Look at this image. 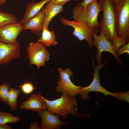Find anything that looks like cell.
Here are the masks:
<instances>
[{"label": "cell", "instance_id": "6da1fadb", "mask_svg": "<svg viewBox=\"0 0 129 129\" xmlns=\"http://www.w3.org/2000/svg\"><path fill=\"white\" fill-rule=\"evenodd\" d=\"M102 17L99 24L100 33H103L112 43L118 37L116 28L115 4L113 0H100Z\"/></svg>", "mask_w": 129, "mask_h": 129}, {"label": "cell", "instance_id": "7a4b0ae2", "mask_svg": "<svg viewBox=\"0 0 129 129\" xmlns=\"http://www.w3.org/2000/svg\"><path fill=\"white\" fill-rule=\"evenodd\" d=\"M101 11L100 5L97 1L89 4L85 8L76 5L73 9V17L75 20L85 22L92 32L97 34L99 32L98 16Z\"/></svg>", "mask_w": 129, "mask_h": 129}, {"label": "cell", "instance_id": "3957f363", "mask_svg": "<svg viewBox=\"0 0 129 129\" xmlns=\"http://www.w3.org/2000/svg\"><path fill=\"white\" fill-rule=\"evenodd\" d=\"M38 94L45 102L48 111L61 116L64 119L66 118L68 114L75 116L78 109L77 102L75 97L62 95L59 98L50 101L44 98L39 92Z\"/></svg>", "mask_w": 129, "mask_h": 129}, {"label": "cell", "instance_id": "277c9868", "mask_svg": "<svg viewBox=\"0 0 129 129\" xmlns=\"http://www.w3.org/2000/svg\"><path fill=\"white\" fill-rule=\"evenodd\" d=\"M116 28L118 37L129 42V0H120L115 4Z\"/></svg>", "mask_w": 129, "mask_h": 129}, {"label": "cell", "instance_id": "5b68a950", "mask_svg": "<svg viewBox=\"0 0 129 129\" xmlns=\"http://www.w3.org/2000/svg\"><path fill=\"white\" fill-rule=\"evenodd\" d=\"M57 70L59 72V79L55 88L56 91L62 93L63 96L71 97L79 94L81 87L75 85L70 79L73 75L72 71L69 68L64 70L61 67L58 68Z\"/></svg>", "mask_w": 129, "mask_h": 129}, {"label": "cell", "instance_id": "8992f818", "mask_svg": "<svg viewBox=\"0 0 129 129\" xmlns=\"http://www.w3.org/2000/svg\"><path fill=\"white\" fill-rule=\"evenodd\" d=\"M27 51L30 64L36 65L38 69L40 66H45V62L50 59V53L46 47L38 41L30 42Z\"/></svg>", "mask_w": 129, "mask_h": 129}, {"label": "cell", "instance_id": "52a82bcc", "mask_svg": "<svg viewBox=\"0 0 129 129\" xmlns=\"http://www.w3.org/2000/svg\"><path fill=\"white\" fill-rule=\"evenodd\" d=\"M108 63L107 61L103 64H98L97 66L95 67L92 81L89 86L85 87H81L79 94H80V97L84 101L86 102L88 101L90 99L89 96V93L94 91L102 92L105 96L111 95L122 101L113 93H112L107 91L102 87L100 83L99 70Z\"/></svg>", "mask_w": 129, "mask_h": 129}, {"label": "cell", "instance_id": "ba28073f", "mask_svg": "<svg viewBox=\"0 0 129 129\" xmlns=\"http://www.w3.org/2000/svg\"><path fill=\"white\" fill-rule=\"evenodd\" d=\"M60 20L63 24L73 28L74 31L72 34L80 41L86 40L89 48H92V32L86 23L75 20L70 21L63 17H61Z\"/></svg>", "mask_w": 129, "mask_h": 129}, {"label": "cell", "instance_id": "9c48e42d", "mask_svg": "<svg viewBox=\"0 0 129 129\" xmlns=\"http://www.w3.org/2000/svg\"><path fill=\"white\" fill-rule=\"evenodd\" d=\"M93 40H92V45L97 49V52L96 54L95 58L98 64H101V55L103 51L108 52L111 53L115 58L118 62L122 64L121 61L117 56L112 43L106 36L102 33L97 35L93 33H92Z\"/></svg>", "mask_w": 129, "mask_h": 129}, {"label": "cell", "instance_id": "30bf717a", "mask_svg": "<svg viewBox=\"0 0 129 129\" xmlns=\"http://www.w3.org/2000/svg\"><path fill=\"white\" fill-rule=\"evenodd\" d=\"M23 30V26L19 22L0 27V42L11 44L17 42V38Z\"/></svg>", "mask_w": 129, "mask_h": 129}, {"label": "cell", "instance_id": "8fae6325", "mask_svg": "<svg viewBox=\"0 0 129 129\" xmlns=\"http://www.w3.org/2000/svg\"><path fill=\"white\" fill-rule=\"evenodd\" d=\"M20 54L19 42L11 44L0 42V64H7L14 59L19 57Z\"/></svg>", "mask_w": 129, "mask_h": 129}, {"label": "cell", "instance_id": "7c38bea8", "mask_svg": "<svg viewBox=\"0 0 129 129\" xmlns=\"http://www.w3.org/2000/svg\"><path fill=\"white\" fill-rule=\"evenodd\" d=\"M46 109L38 112L41 118V129H57L69 123L68 122H62L60 119V115L52 113Z\"/></svg>", "mask_w": 129, "mask_h": 129}, {"label": "cell", "instance_id": "4fadbf2b", "mask_svg": "<svg viewBox=\"0 0 129 129\" xmlns=\"http://www.w3.org/2000/svg\"><path fill=\"white\" fill-rule=\"evenodd\" d=\"M45 16L44 8L43 7L37 14L23 26V30H31L33 33L40 36Z\"/></svg>", "mask_w": 129, "mask_h": 129}, {"label": "cell", "instance_id": "5bb4252c", "mask_svg": "<svg viewBox=\"0 0 129 129\" xmlns=\"http://www.w3.org/2000/svg\"><path fill=\"white\" fill-rule=\"evenodd\" d=\"M19 109L31 110L38 112L46 108L43 100L38 94H34L21 103Z\"/></svg>", "mask_w": 129, "mask_h": 129}, {"label": "cell", "instance_id": "9a60e30c", "mask_svg": "<svg viewBox=\"0 0 129 129\" xmlns=\"http://www.w3.org/2000/svg\"><path fill=\"white\" fill-rule=\"evenodd\" d=\"M50 0H42L37 3L33 1L27 5L25 12L22 19L19 22L23 26L31 19L36 16L43 7Z\"/></svg>", "mask_w": 129, "mask_h": 129}, {"label": "cell", "instance_id": "2e32d148", "mask_svg": "<svg viewBox=\"0 0 129 129\" xmlns=\"http://www.w3.org/2000/svg\"><path fill=\"white\" fill-rule=\"evenodd\" d=\"M64 6L50 1L46 3L44 7L45 16L43 29L45 28L49 29L50 22L55 16L63 11Z\"/></svg>", "mask_w": 129, "mask_h": 129}, {"label": "cell", "instance_id": "e0dca14e", "mask_svg": "<svg viewBox=\"0 0 129 129\" xmlns=\"http://www.w3.org/2000/svg\"><path fill=\"white\" fill-rule=\"evenodd\" d=\"M40 36L38 41L46 47L54 46L57 43L54 31H50L49 29L43 28Z\"/></svg>", "mask_w": 129, "mask_h": 129}, {"label": "cell", "instance_id": "ac0fdd59", "mask_svg": "<svg viewBox=\"0 0 129 129\" xmlns=\"http://www.w3.org/2000/svg\"><path fill=\"white\" fill-rule=\"evenodd\" d=\"M20 93V90L10 88L7 104L13 111H15L17 108L18 103L17 100Z\"/></svg>", "mask_w": 129, "mask_h": 129}, {"label": "cell", "instance_id": "d6986e66", "mask_svg": "<svg viewBox=\"0 0 129 129\" xmlns=\"http://www.w3.org/2000/svg\"><path fill=\"white\" fill-rule=\"evenodd\" d=\"M18 22L17 18L13 14L0 11V27Z\"/></svg>", "mask_w": 129, "mask_h": 129}, {"label": "cell", "instance_id": "ffe728a7", "mask_svg": "<svg viewBox=\"0 0 129 129\" xmlns=\"http://www.w3.org/2000/svg\"><path fill=\"white\" fill-rule=\"evenodd\" d=\"M21 119L20 117L15 116L11 113L0 110V124L17 122L20 121Z\"/></svg>", "mask_w": 129, "mask_h": 129}, {"label": "cell", "instance_id": "44dd1931", "mask_svg": "<svg viewBox=\"0 0 129 129\" xmlns=\"http://www.w3.org/2000/svg\"><path fill=\"white\" fill-rule=\"evenodd\" d=\"M10 87L9 83L7 82L0 86V100L4 103L7 104Z\"/></svg>", "mask_w": 129, "mask_h": 129}, {"label": "cell", "instance_id": "7402d4cb", "mask_svg": "<svg viewBox=\"0 0 129 129\" xmlns=\"http://www.w3.org/2000/svg\"><path fill=\"white\" fill-rule=\"evenodd\" d=\"M18 87L20 88L22 91L26 94H29L31 93L37 88L34 86L32 83L26 82L22 85H19Z\"/></svg>", "mask_w": 129, "mask_h": 129}, {"label": "cell", "instance_id": "603a6c76", "mask_svg": "<svg viewBox=\"0 0 129 129\" xmlns=\"http://www.w3.org/2000/svg\"><path fill=\"white\" fill-rule=\"evenodd\" d=\"M126 43L124 39L117 37L112 44L115 50L116 51L122 46L126 44Z\"/></svg>", "mask_w": 129, "mask_h": 129}, {"label": "cell", "instance_id": "cb8c5ba5", "mask_svg": "<svg viewBox=\"0 0 129 129\" xmlns=\"http://www.w3.org/2000/svg\"><path fill=\"white\" fill-rule=\"evenodd\" d=\"M113 93L123 101L124 100L129 103V91L125 92L117 91Z\"/></svg>", "mask_w": 129, "mask_h": 129}, {"label": "cell", "instance_id": "d4e9b609", "mask_svg": "<svg viewBox=\"0 0 129 129\" xmlns=\"http://www.w3.org/2000/svg\"><path fill=\"white\" fill-rule=\"evenodd\" d=\"M117 56H119L123 54L126 53L129 54V42L127 44L123 45L122 47L119 48L116 51Z\"/></svg>", "mask_w": 129, "mask_h": 129}, {"label": "cell", "instance_id": "484cf974", "mask_svg": "<svg viewBox=\"0 0 129 129\" xmlns=\"http://www.w3.org/2000/svg\"><path fill=\"white\" fill-rule=\"evenodd\" d=\"M97 0H84L82 2L77 4L76 5L81 6L83 8H85L89 4Z\"/></svg>", "mask_w": 129, "mask_h": 129}, {"label": "cell", "instance_id": "4316f807", "mask_svg": "<svg viewBox=\"0 0 129 129\" xmlns=\"http://www.w3.org/2000/svg\"><path fill=\"white\" fill-rule=\"evenodd\" d=\"M50 0V1L55 3L64 5L67 2L71 0Z\"/></svg>", "mask_w": 129, "mask_h": 129}, {"label": "cell", "instance_id": "83f0119b", "mask_svg": "<svg viewBox=\"0 0 129 129\" xmlns=\"http://www.w3.org/2000/svg\"><path fill=\"white\" fill-rule=\"evenodd\" d=\"M29 129H41L40 127L38 125V123L36 122L31 123L30 125Z\"/></svg>", "mask_w": 129, "mask_h": 129}, {"label": "cell", "instance_id": "f1b7e54d", "mask_svg": "<svg viewBox=\"0 0 129 129\" xmlns=\"http://www.w3.org/2000/svg\"><path fill=\"white\" fill-rule=\"evenodd\" d=\"M12 129L11 126L6 124H0V129Z\"/></svg>", "mask_w": 129, "mask_h": 129}, {"label": "cell", "instance_id": "f546056e", "mask_svg": "<svg viewBox=\"0 0 129 129\" xmlns=\"http://www.w3.org/2000/svg\"><path fill=\"white\" fill-rule=\"evenodd\" d=\"M7 0H0V6L3 5Z\"/></svg>", "mask_w": 129, "mask_h": 129}, {"label": "cell", "instance_id": "4dcf8cb0", "mask_svg": "<svg viewBox=\"0 0 129 129\" xmlns=\"http://www.w3.org/2000/svg\"><path fill=\"white\" fill-rule=\"evenodd\" d=\"M120 0H113V2L115 4L117 3Z\"/></svg>", "mask_w": 129, "mask_h": 129}]
</instances>
